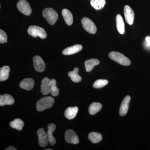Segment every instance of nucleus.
<instances>
[{
    "label": "nucleus",
    "mask_w": 150,
    "mask_h": 150,
    "mask_svg": "<svg viewBox=\"0 0 150 150\" xmlns=\"http://www.w3.org/2000/svg\"><path fill=\"white\" fill-rule=\"evenodd\" d=\"M54 101V98L51 97H44L38 101L36 103V109L38 111H42L51 108L53 106Z\"/></svg>",
    "instance_id": "nucleus-1"
},
{
    "label": "nucleus",
    "mask_w": 150,
    "mask_h": 150,
    "mask_svg": "<svg viewBox=\"0 0 150 150\" xmlns=\"http://www.w3.org/2000/svg\"><path fill=\"white\" fill-rule=\"evenodd\" d=\"M109 57L110 59L123 66H129L131 64L129 59L119 52L112 51L109 54Z\"/></svg>",
    "instance_id": "nucleus-2"
},
{
    "label": "nucleus",
    "mask_w": 150,
    "mask_h": 150,
    "mask_svg": "<svg viewBox=\"0 0 150 150\" xmlns=\"http://www.w3.org/2000/svg\"><path fill=\"white\" fill-rule=\"evenodd\" d=\"M43 16L48 23L51 25L56 23L59 18L57 12L52 8L45 9L43 11Z\"/></svg>",
    "instance_id": "nucleus-3"
},
{
    "label": "nucleus",
    "mask_w": 150,
    "mask_h": 150,
    "mask_svg": "<svg viewBox=\"0 0 150 150\" xmlns=\"http://www.w3.org/2000/svg\"><path fill=\"white\" fill-rule=\"evenodd\" d=\"M28 34L33 37H38L42 39L46 38L47 37V33L45 30L36 25H31L28 29Z\"/></svg>",
    "instance_id": "nucleus-4"
},
{
    "label": "nucleus",
    "mask_w": 150,
    "mask_h": 150,
    "mask_svg": "<svg viewBox=\"0 0 150 150\" xmlns=\"http://www.w3.org/2000/svg\"><path fill=\"white\" fill-rule=\"evenodd\" d=\"M83 27L86 31L91 34L96 33L97 28L93 22L88 18H83L81 20Z\"/></svg>",
    "instance_id": "nucleus-5"
},
{
    "label": "nucleus",
    "mask_w": 150,
    "mask_h": 150,
    "mask_svg": "<svg viewBox=\"0 0 150 150\" xmlns=\"http://www.w3.org/2000/svg\"><path fill=\"white\" fill-rule=\"evenodd\" d=\"M19 11L26 16H29L32 12V9L29 3L26 0H20L17 4Z\"/></svg>",
    "instance_id": "nucleus-6"
},
{
    "label": "nucleus",
    "mask_w": 150,
    "mask_h": 150,
    "mask_svg": "<svg viewBox=\"0 0 150 150\" xmlns=\"http://www.w3.org/2000/svg\"><path fill=\"white\" fill-rule=\"evenodd\" d=\"M65 139L67 143L74 144H77L79 142L77 134L74 131L71 129L67 130L65 132Z\"/></svg>",
    "instance_id": "nucleus-7"
},
{
    "label": "nucleus",
    "mask_w": 150,
    "mask_h": 150,
    "mask_svg": "<svg viewBox=\"0 0 150 150\" xmlns=\"http://www.w3.org/2000/svg\"><path fill=\"white\" fill-rule=\"evenodd\" d=\"M38 137V143L41 147L45 148L48 144V140L47 132L44 131V129L41 128L37 131Z\"/></svg>",
    "instance_id": "nucleus-8"
},
{
    "label": "nucleus",
    "mask_w": 150,
    "mask_h": 150,
    "mask_svg": "<svg viewBox=\"0 0 150 150\" xmlns=\"http://www.w3.org/2000/svg\"><path fill=\"white\" fill-rule=\"evenodd\" d=\"M33 66L38 72H42L46 69V65L44 61L39 56H35L33 58Z\"/></svg>",
    "instance_id": "nucleus-9"
},
{
    "label": "nucleus",
    "mask_w": 150,
    "mask_h": 150,
    "mask_svg": "<svg viewBox=\"0 0 150 150\" xmlns=\"http://www.w3.org/2000/svg\"><path fill=\"white\" fill-rule=\"evenodd\" d=\"M124 13L126 22L130 25L133 24L135 15L132 9L129 6H125L124 8Z\"/></svg>",
    "instance_id": "nucleus-10"
},
{
    "label": "nucleus",
    "mask_w": 150,
    "mask_h": 150,
    "mask_svg": "<svg viewBox=\"0 0 150 150\" xmlns=\"http://www.w3.org/2000/svg\"><path fill=\"white\" fill-rule=\"evenodd\" d=\"M51 86V80L48 78H44L41 82L40 91L44 95L48 94L50 93Z\"/></svg>",
    "instance_id": "nucleus-11"
},
{
    "label": "nucleus",
    "mask_w": 150,
    "mask_h": 150,
    "mask_svg": "<svg viewBox=\"0 0 150 150\" xmlns=\"http://www.w3.org/2000/svg\"><path fill=\"white\" fill-rule=\"evenodd\" d=\"M130 100H131L130 96H127L124 98L123 101L121 102L120 110H119V114L121 116H124L128 112Z\"/></svg>",
    "instance_id": "nucleus-12"
},
{
    "label": "nucleus",
    "mask_w": 150,
    "mask_h": 150,
    "mask_svg": "<svg viewBox=\"0 0 150 150\" xmlns=\"http://www.w3.org/2000/svg\"><path fill=\"white\" fill-rule=\"evenodd\" d=\"M83 49V46L80 44H76L65 48L62 52L64 55H71L79 53Z\"/></svg>",
    "instance_id": "nucleus-13"
},
{
    "label": "nucleus",
    "mask_w": 150,
    "mask_h": 150,
    "mask_svg": "<svg viewBox=\"0 0 150 150\" xmlns=\"http://www.w3.org/2000/svg\"><path fill=\"white\" fill-rule=\"evenodd\" d=\"M35 85L34 81L31 78H26L21 82L20 87L26 90L29 91L32 89Z\"/></svg>",
    "instance_id": "nucleus-14"
},
{
    "label": "nucleus",
    "mask_w": 150,
    "mask_h": 150,
    "mask_svg": "<svg viewBox=\"0 0 150 150\" xmlns=\"http://www.w3.org/2000/svg\"><path fill=\"white\" fill-rule=\"evenodd\" d=\"M56 129V126L54 123H51L48 126V131H47L48 135V142L51 146H53L56 144V140L53 136V132Z\"/></svg>",
    "instance_id": "nucleus-15"
},
{
    "label": "nucleus",
    "mask_w": 150,
    "mask_h": 150,
    "mask_svg": "<svg viewBox=\"0 0 150 150\" xmlns=\"http://www.w3.org/2000/svg\"><path fill=\"white\" fill-rule=\"evenodd\" d=\"M15 102L14 99L10 95L5 94L4 95L0 96V105H11L13 104Z\"/></svg>",
    "instance_id": "nucleus-16"
},
{
    "label": "nucleus",
    "mask_w": 150,
    "mask_h": 150,
    "mask_svg": "<svg viewBox=\"0 0 150 150\" xmlns=\"http://www.w3.org/2000/svg\"><path fill=\"white\" fill-rule=\"evenodd\" d=\"M78 111L79 108L77 107L68 108L65 111V116L69 120L74 119Z\"/></svg>",
    "instance_id": "nucleus-17"
},
{
    "label": "nucleus",
    "mask_w": 150,
    "mask_h": 150,
    "mask_svg": "<svg viewBox=\"0 0 150 150\" xmlns=\"http://www.w3.org/2000/svg\"><path fill=\"white\" fill-rule=\"evenodd\" d=\"M116 28L118 32L123 34L125 32V24L121 15L118 14L116 16Z\"/></svg>",
    "instance_id": "nucleus-18"
},
{
    "label": "nucleus",
    "mask_w": 150,
    "mask_h": 150,
    "mask_svg": "<svg viewBox=\"0 0 150 150\" xmlns=\"http://www.w3.org/2000/svg\"><path fill=\"white\" fill-rule=\"evenodd\" d=\"M62 13L66 23L69 25H71L74 21L71 13L67 9H64L62 11Z\"/></svg>",
    "instance_id": "nucleus-19"
},
{
    "label": "nucleus",
    "mask_w": 150,
    "mask_h": 150,
    "mask_svg": "<svg viewBox=\"0 0 150 150\" xmlns=\"http://www.w3.org/2000/svg\"><path fill=\"white\" fill-rule=\"evenodd\" d=\"M99 64L100 61L97 59H92L87 60L85 62L86 71L87 72H90L95 66Z\"/></svg>",
    "instance_id": "nucleus-20"
},
{
    "label": "nucleus",
    "mask_w": 150,
    "mask_h": 150,
    "mask_svg": "<svg viewBox=\"0 0 150 150\" xmlns=\"http://www.w3.org/2000/svg\"><path fill=\"white\" fill-rule=\"evenodd\" d=\"M79 69L76 67L74 69V71H70L68 73V76L71 78V80L74 83H79L82 80V78L78 74Z\"/></svg>",
    "instance_id": "nucleus-21"
},
{
    "label": "nucleus",
    "mask_w": 150,
    "mask_h": 150,
    "mask_svg": "<svg viewBox=\"0 0 150 150\" xmlns=\"http://www.w3.org/2000/svg\"><path fill=\"white\" fill-rule=\"evenodd\" d=\"M102 108V105L101 103L97 102L93 103L89 107V112L91 115H94L99 112Z\"/></svg>",
    "instance_id": "nucleus-22"
},
{
    "label": "nucleus",
    "mask_w": 150,
    "mask_h": 150,
    "mask_svg": "<svg viewBox=\"0 0 150 150\" xmlns=\"http://www.w3.org/2000/svg\"><path fill=\"white\" fill-rule=\"evenodd\" d=\"M10 69L8 66H4L0 69V81H3L8 79Z\"/></svg>",
    "instance_id": "nucleus-23"
},
{
    "label": "nucleus",
    "mask_w": 150,
    "mask_h": 150,
    "mask_svg": "<svg viewBox=\"0 0 150 150\" xmlns=\"http://www.w3.org/2000/svg\"><path fill=\"white\" fill-rule=\"evenodd\" d=\"M24 125V122L19 118H16L10 123V126L11 128L16 129L18 131L21 130Z\"/></svg>",
    "instance_id": "nucleus-24"
},
{
    "label": "nucleus",
    "mask_w": 150,
    "mask_h": 150,
    "mask_svg": "<svg viewBox=\"0 0 150 150\" xmlns=\"http://www.w3.org/2000/svg\"><path fill=\"white\" fill-rule=\"evenodd\" d=\"M88 139L92 143L97 144L102 140V136L100 133L92 132L89 134Z\"/></svg>",
    "instance_id": "nucleus-25"
},
{
    "label": "nucleus",
    "mask_w": 150,
    "mask_h": 150,
    "mask_svg": "<svg viewBox=\"0 0 150 150\" xmlns=\"http://www.w3.org/2000/svg\"><path fill=\"white\" fill-rule=\"evenodd\" d=\"M105 0H91V4L95 9H101L105 4Z\"/></svg>",
    "instance_id": "nucleus-26"
},
{
    "label": "nucleus",
    "mask_w": 150,
    "mask_h": 150,
    "mask_svg": "<svg viewBox=\"0 0 150 150\" xmlns=\"http://www.w3.org/2000/svg\"><path fill=\"white\" fill-rule=\"evenodd\" d=\"M50 93L54 96H57L59 95V88L56 86V80L54 79L51 80V86Z\"/></svg>",
    "instance_id": "nucleus-27"
},
{
    "label": "nucleus",
    "mask_w": 150,
    "mask_h": 150,
    "mask_svg": "<svg viewBox=\"0 0 150 150\" xmlns=\"http://www.w3.org/2000/svg\"><path fill=\"white\" fill-rule=\"evenodd\" d=\"M108 81L107 80L98 79L93 84V88H99L103 87L108 83Z\"/></svg>",
    "instance_id": "nucleus-28"
},
{
    "label": "nucleus",
    "mask_w": 150,
    "mask_h": 150,
    "mask_svg": "<svg viewBox=\"0 0 150 150\" xmlns=\"http://www.w3.org/2000/svg\"><path fill=\"white\" fill-rule=\"evenodd\" d=\"M7 35L6 33L2 30H0V43H7Z\"/></svg>",
    "instance_id": "nucleus-29"
},
{
    "label": "nucleus",
    "mask_w": 150,
    "mask_h": 150,
    "mask_svg": "<svg viewBox=\"0 0 150 150\" xmlns=\"http://www.w3.org/2000/svg\"><path fill=\"white\" fill-rule=\"evenodd\" d=\"M146 42L147 43V46H150V37H146Z\"/></svg>",
    "instance_id": "nucleus-30"
},
{
    "label": "nucleus",
    "mask_w": 150,
    "mask_h": 150,
    "mask_svg": "<svg viewBox=\"0 0 150 150\" xmlns=\"http://www.w3.org/2000/svg\"><path fill=\"white\" fill-rule=\"evenodd\" d=\"M6 150H17V149H16V148L14 147L13 146H11L8 147H7L6 148Z\"/></svg>",
    "instance_id": "nucleus-31"
},
{
    "label": "nucleus",
    "mask_w": 150,
    "mask_h": 150,
    "mask_svg": "<svg viewBox=\"0 0 150 150\" xmlns=\"http://www.w3.org/2000/svg\"><path fill=\"white\" fill-rule=\"evenodd\" d=\"M46 150H52V149H46Z\"/></svg>",
    "instance_id": "nucleus-32"
}]
</instances>
